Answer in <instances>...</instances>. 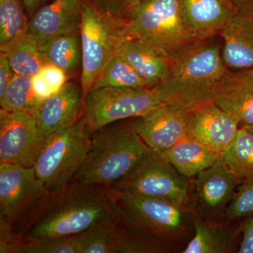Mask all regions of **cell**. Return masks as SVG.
<instances>
[{"label":"cell","mask_w":253,"mask_h":253,"mask_svg":"<svg viewBox=\"0 0 253 253\" xmlns=\"http://www.w3.org/2000/svg\"><path fill=\"white\" fill-rule=\"evenodd\" d=\"M119 220L112 189L71 181L49 199L21 232L24 241L76 235L100 223Z\"/></svg>","instance_id":"obj_1"},{"label":"cell","mask_w":253,"mask_h":253,"mask_svg":"<svg viewBox=\"0 0 253 253\" xmlns=\"http://www.w3.org/2000/svg\"><path fill=\"white\" fill-rule=\"evenodd\" d=\"M214 37L192 42L169 55L167 77L154 87L163 103L191 113L213 102L228 71Z\"/></svg>","instance_id":"obj_2"},{"label":"cell","mask_w":253,"mask_h":253,"mask_svg":"<svg viewBox=\"0 0 253 253\" xmlns=\"http://www.w3.org/2000/svg\"><path fill=\"white\" fill-rule=\"evenodd\" d=\"M152 151L136 131L134 119L108 125L91 133L85 162L73 181L111 187Z\"/></svg>","instance_id":"obj_3"},{"label":"cell","mask_w":253,"mask_h":253,"mask_svg":"<svg viewBox=\"0 0 253 253\" xmlns=\"http://www.w3.org/2000/svg\"><path fill=\"white\" fill-rule=\"evenodd\" d=\"M112 190L120 222L126 227L149 233L179 249L194 235L197 215L192 208Z\"/></svg>","instance_id":"obj_4"},{"label":"cell","mask_w":253,"mask_h":253,"mask_svg":"<svg viewBox=\"0 0 253 253\" xmlns=\"http://www.w3.org/2000/svg\"><path fill=\"white\" fill-rule=\"evenodd\" d=\"M91 133L84 116L46 138L35 164L38 179L50 193L70 184L85 162Z\"/></svg>","instance_id":"obj_5"},{"label":"cell","mask_w":253,"mask_h":253,"mask_svg":"<svg viewBox=\"0 0 253 253\" xmlns=\"http://www.w3.org/2000/svg\"><path fill=\"white\" fill-rule=\"evenodd\" d=\"M125 32L168 56L197 41L186 26L180 0H140L129 13Z\"/></svg>","instance_id":"obj_6"},{"label":"cell","mask_w":253,"mask_h":253,"mask_svg":"<svg viewBox=\"0 0 253 253\" xmlns=\"http://www.w3.org/2000/svg\"><path fill=\"white\" fill-rule=\"evenodd\" d=\"M126 21L98 9L90 0H84L80 28L82 48L81 86L83 99L106 63L118 54L126 38Z\"/></svg>","instance_id":"obj_7"},{"label":"cell","mask_w":253,"mask_h":253,"mask_svg":"<svg viewBox=\"0 0 253 253\" xmlns=\"http://www.w3.org/2000/svg\"><path fill=\"white\" fill-rule=\"evenodd\" d=\"M111 189L134 196L157 198L191 208L192 183L161 155L152 151Z\"/></svg>","instance_id":"obj_8"},{"label":"cell","mask_w":253,"mask_h":253,"mask_svg":"<svg viewBox=\"0 0 253 253\" xmlns=\"http://www.w3.org/2000/svg\"><path fill=\"white\" fill-rule=\"evenodd\" d=\"M34 167L0 163V218L21 233L49 199Z\"/></svg>","instance_id":"obj_9"},{"label":"cell","mask_w":253,"mask_h":253,"mask_svg":"<svg viewBox=\"0 0 253 253\" xmlns=\"http://www.w3.org/2000/svg\"><path fill=\"white\" fill-rule=\"evenodd\" d=\"M163 104L155 88L100 87L84 99L83 116L91 133L108 125L141 117Z\"/></svg>","instance_id":"obj_10"},{"label":"cell","mask_w":253,"mask_h":253,"mask_svg":"<svg viewBox=\"0 0 253 253\" xmlns=\"http://www.w3.org/2000/svg\"><path fill=\"white\" fill-rule=\"evenodd\" d=\"M44 140L31 113L0 110V163L33 168Z\"/></svg>","instance_id":"obj_11"},{"label":"cell","mask_w":253,"mask_h":253,"mask_svg":"<svg viewBox=\"0 0 253 253\" xmlns=\"http://www.w3.org/2000/svg\"><path fill=\"white\" fill-rule=\"evenodd\" d=\"M191 208L198 217L224 219L242 179L231 172L221 157L211 167L192 178Z\"/></svg>","instance_id":"obj_12"},{"label":"cell","mask_w":253,"mask_h":253,"mask_svg":"<svg viewBox=\"0 0 253 253\" xmlns=\"http://www.w3.org/2000/svg\"><path fill=\"white\" fill-rule=\"evenodd\" d=\"M190 113L163 103L141 117L134 118V126L150 149L161 154L186 137Z\"/></svg>","instance_id":"obj_13"},{"label":"cell","mask_w":253,"mask_h":253,"mask_svg":"<svg viewBox=\"0 0 253 253\" xmlns=\"http://www.w3.org/2000/svg\"><path fill=\"white\" fill-rule=\"evenodd\" d=\"M84 0H54L30 18L26 35L41 47L59 37L80 33Z\"/></svg>","instance_id":"obj_14"},{"label":"cell","mask_w":253,"mask_h":253,"mask_svg":"<svg viewBox=\"0 0 253 253\" xmlns=\"http://www.w3.org/2000/svg\"><path fill=\"white\" fill-rule=\"evenodd\" d=\"M236 4L235 12L219 34L221 56L228 69H248L253 68V0Z\"/></svg>","instance_id":"obj_15"},{"label":"cell","mask_w":253,"mask_h":253,"mask_svg":"<svg viewBox=\"0 0 253 253\" xmlns=\"http://www.w3.org/2000/svg\"><path fill=\"white\" fill-rule=\"evenodd\" d=\"M240 126L236 118L212 102L190 113L186 136L222 154Z\"/></svg>","instance_id":"obj_16"},{"label":"cell","mask_w":253,"mask_h":253,"mask_svg":"<svg viewBox=\"0 0 253 253\" xmlns=\"http://www.w3.org/2000/svg\"><path fill=\"white\" fill-rule=\"evenodd\" d=\"M82 104H84V99L81 86L67 82L57 92L43 99L31 113L46 139L76 122L83 115L81 114Z\"/></svg>","instance_id":"obj_17"},{"label":"cell","mask_w":253,"mask_h":253,"mask_svg":"<svg viewBox=\"0 0 253 253\" xmlns=\"http://www.w3.org/2000/svg\"><path fill=\"white\" fill-rule=\"evenodd\" d=\"M213 103L239 121L253 126V68L228 70L217 86Z\"/></svg>","instance_id":"obj_18"},{"label":"cell","mask_w":253,"mask_h":253,"mask_svg":"<svg viewBox=\"0 0 253 253\" xmlns=\"http://www.w3.org/2000/svg\"><path fill=\"white\" fill-rule=\"evenodd\" d=\"M188 28L196 40L217 36L235 12L233 0H180Z\"/></svg>","instance_id":"obj_19"},{"label":"cell","mask_w":253,"mask_h":253,"mask_svg":"<svg viewBox=\"0 0 253 253\" xmlns=\"http://www.w3.org/2000/svg\"><path fill=\"white\" fill-rule=\"evenodd\" d=\"M240 223L197 217L194 235L181 253H238L241 241Z\"/></svg>","instance_id":"obj_20"},{"label":"cell","mask_w":253,"mask_h":253,"mask_svg":"<svg viewBox=\"0 0 253 253\" xmlns=\"http://www.w3.org/2000/svg\"><path fill=\"white\" fill-rule=\"evenodd\" d=\"M118 54L129 63L147 87H156L167 77L169 56L144 42L126 37L120 44Z\"/></svg>","instance_id":"obj_21"},{"label":"cell","mask_w":253,"mask_h":253,"mask_svg":"<svg viewBox=\"0 0 253 253\" xmlns=\"http://www.w3.org/2000/svg\"><path fill=\"white\" fill-rule=\"evenodd\" d=\"M160 155L188 179L211 167L221 156L187 136Z\"/></svg>","instance_id":"obj_22"},{"label":"cell","mask_w":253,"mask_h":253,"mask_svg":"<svg viewBox=\"0 0 253 253\" xmlns=\"http://www.w3.org/2000/svg\"><path fill=\"white\" fill-rule=\"evenodd\" d=\"M81 253H122L126 238L120 221L100 223L81 233Z\"/></svg>","instance_id":"obj_23"},{"label":"cell","mask_w":253,"mask_h":253,"mask_svg":"<svg viewBox=\"0 0 253 253\" xmlns=\"http://www.w3.org/2000/svg\"><path fill=\"white\" fill-rule=\"evenodd\" d=\"M22 0H6L0 3V49L6 51L26 34L28 23Z\"/></svg>","instance_id":"obj_24"},{"label":"cell","mask_w":253,"mask_h":253,"mask_svg":"<svg viewBox=\"0 0 253 253\" xmlns=\"http://www.w3.org/2000/svg\"><path fill=\"white\" fill-rule=\"evenodd\" d=\"M233 174L244 179L253 176V133L240 126L234 140L221 156Z\"/></svg>","instance_id":"obj_25"},{"label":"cell","mask_w":253,"mask_h":253,"mask_svg":"<svg viewBox=\"0 0 253 253\" xmlns=\"http://www.w3.org/2000/svg\"><path fill=\"white\" fill-rule=\"evenodd\" d=\"M2 52L7 55L11 67L16 74L33 77L49 63L41 46L26 34L14 45Z\"/></svg>","instance_id":"obj_26"},{"label":"cell","mask_w":253,"mask_h":253,"mask_svg":"<svg viewBox=\"0 0 253 253\" xmlns=\"http://www.w3.org/2000/svg\"><path fill=\"white\" fill-rule=\"evenodd\" d=\"M48 63L69 73L82 63L81 36L66 35L55 38L41 48Z\"/></svg>","instance_id":"obj_27"},{"label":"cell","mask_w":253,"mask_h":253,"mask_svg":"<svg viewBox=\"0 0 253 253\" xmlns=\"http://www.w3.org/2000/svg\"><path fill=\"white\" fill-rule=\"evenodd\" d=\"M42 101L33 89L31 76L16 73L0 96L1 109L8 111L31 113Z\"/></svg>","instance_id":"obj_28"},{"label":"cell","mask_w":253,"mask_h":253,"mask_svg":"<svg viewBox=\"0 0 253 253\" xmlns=\"http://www.w3.org/2000/svg\"><path fill=\"white\" fill-rule=\"evenodd\" d=\"M147 87L140 76L121 55L115 54L106 63L91 89L100 87Z\"/></svg>","instance_id":"obj_29"},{"label":"cell","mask_w":253,"mask_h":253,"mask_svg":"<svg viewBox=\"0 0 253 253\" xmlns=\"http://www.w3.org/2000/svg\"><path fill=\"white\" fill-rule=\"evenodd\" d=\"M126 229V242L122 253H169L180 250L149 233Z\"/></svg>","instance_id":"obj_30"},{"label":"cell","mask_w":253,"mask_h":253,"mask_svg":"<svg viewBox=\"0 0 253 253\" xmlns=\"http://www.w3.org/2000/svg\"><path fill=\"white\" fill-rule=\"evenodd\" d=\"M253 215V176L244 179L226 208L224 219L241 222Z\"/></svg>","instance_id":"obj_31"},{"label":"cell","mask_w":253,"mask_h":253,"mask_svg":"<svg viewBox=\"0 0 253 253\" xmlns=\"http://www.w3.org/2000/svg\"><path fill=\"white\" fill-rule=\"evenodd\" d=\"M81 234L24 241L21 253H81Z\"/></svg>","instance_id":"obj_32"},{"label":"cell","mask_w":253,"mask_h":253,"mask_svg":"<svg viewBox=\"0 0 253 253\" xmlns=\"http://www.w3.org/2000/svg\"><path fill=\"white\" fill-rule=\"evenodd\" d=\"M24 239L21 233L0 218V253H21Z\"/></svg>","instance_id":"obj_33"},{"label":"cell","mask_w":253,"mask_h":253,"mask_svg":"<svg viewBox=\"0 0 253 253\" xmlns=\"http://www.w3.org/2000/svg\"><path fill=\"white\" fill-rule=\"evenodd\" d=\"M39 73L54 94L67 83V73L51 63L45 65Z\"/></svg>","instance_id":"obj_34"},{"label":"cell","mask_w":253,"mask_h":253,"mask_svg":"<svg viewBox=\"0 0 253 253\" xmlns=\"http://www.w3.org/2000/svg\"><path fill=\"white\" fill-rule=\"evenodd\" d=\"M241 241L239 253H253V215L240 223Z\"/></svg>","instance_id":"obj_35"},{"label":"cell","mask_w":253,"mask_h":253,"mask_svg":"<svg viewBox=\"0 0 253 253\" xmlns=\"http://www.w3.org/2000/svg\"><path fill=\"white\" fill-rule=\"evenodd\" d=\"M100 10L114 17L123 19L125 11H126L125 0H90Z\"/></svg>","instance_id":"obj_36"},{"label":"cell","mask_w":253,"mask_h":253,"mask_svg":"<svg viewBox=\"0 0 253 253\" xmlns=\"http://www.w3.org/2000/svg\"><path fill=\"white\" fill-rule=\"evenodd\" d=\"M14 73L10 65L6 53H0V96L4 94L6 86L9 84Z\"/></svg>","instance_id":"obj_37"},{"label":"cell","mask_w":253,"mask_h":253,"mask_svg":"<svg viewBox=\"0 0 253 253\" xmlns=\"http://www.w3.org/2000/svg\"><path fill=\"white\" fill-rule=\"evenodd\" d=\"M32 81L35 92L41 100L46 99L54 94L40 73L33 76Z\"/></svg>","instance_id":"obj_38"},{"label":"cell","mask_w":253,"mask_h":253,"mask_svg":"<svg viewBox=\"0 0 253 253\" xmlns=\"http://www.w3.org/2000/svg\"><path fill=\"white\" fill-rule=\"evenodd\" d=\"M30 18L41 7L45 0H22Z\"/></svg>","instance_id":"obj_39"},{"label":"cell","mask_w":253,"mask_h":253,"mask_svg":"<svg viewBox=\"0 0 253 253\" xmlns=\"http://www.w3.org/2000/svg\"><path fill=\"white\" fill-rule=\"evenodd\" d=\"M139 1H140V0H125L126 11H127L128 12L130 13L131 10L135 7Z\"/></svg>","instance_id":"obj_40"},{"label":"cell","mask_w":253,"mask_h":253,"mask_svg":"<svg viewBox=\"0 0 253 253\" xmlns=\"http://www.w3.org/2000/svg\"><path fill=\"white\" fill-rule=\"evenodd\" d=\"M246 127H247L250 131H252L253 133V126H246Z\"/></svg>","instance_id":"obj_41"},{"label":"cell","mask_w":253,"mask_h":253,"mask_svg":"<svg viewBox=\"0 0 253 253\" xmlns=\"http://www.w3.org/2000/svg\"><path fill=\"white\" fill-rule=\"evenodd\" d=\"M235 3L240 2V1H244V0H233Z\"/></svg>","instance_id":"obj_42"},{"label":"cell","mask_w":253,"mask_h":253,"mask_svg":"<svg viewBox=\"0 0 253 253\" xmlns=\"http://www.w3.org/2000/svg\"><path fill=\"white\" fill-rule=\"evenodd\" d=\"M5 1H6V0H0V3L4 2Z\"/></svg>","instance_id":"obj_43"}]
</instances>
